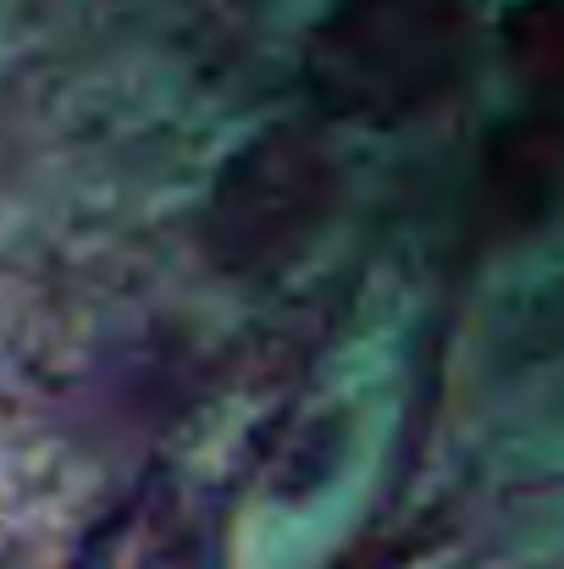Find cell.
<instances>
[{
	"instance_id": "3957f363",
	"label": "cell",
	"mask_w": 564,
	"mask_h": 569,
	"mask_svg": "<svg viewBox=\"0 0 564 569\" xmlns=\"http://www.w3.org/2000/svg\"><path fill=\"white\" fill-rule=\"evenodd\" d=\"M227 503L184 470L139 476L83 537L78 569H221Z\"/></svg>"
},
{
	"instance_id": "6da1fadb",
	"label": "cell",
	"mask_w": 564,
	"mask_h": 569,
	"mask_svg": "<svg viewBox=\"0 0 564 569\" xmlns=\"http://www.w3.org/2000/svg\"><path fill=\"white\" fill-rule=\"evenodd\" d=\"M471 44L465 0H338L305 44V89L338 122L398 128L459 89Z\"/></svg>"
},
{
	"instance_id": "7a4b0ae2",
	"label": "cell",
	"mask_w": 564,
	"mask_h": 569,
	"mask_svg": "<svg viewBox=\"0 0 564 569\" xmlns=\"http://www.w3.org/2000/svg\"><path fill=\"white\" fill-rule=\"evenodd\" d=\"M333 204V161L299 128L255 133L216 178L205 210V254L227 277L288 260Z\"/></svg>"
}]
</instances>
